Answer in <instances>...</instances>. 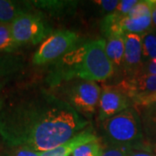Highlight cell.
I'll return each instance as SVG.
<instances>
[{"label":"cell","mask_w":156,"mask_h":156,"mask_svg":"<svg viewBox=\"0 0 156 156\" xmlns=\"http://www.w3.org/2000/svg\"><path fill=\"white\" fill-rule=\"evenodd\" d=\"M106 40L97 39L87 43V51L84 56L80 79L101 82L110 78L115 69L105 51Z\"/></svg>","instance_id":"cell-4"},{"label":"cell","mask_w":156,"mask_h":156,"mask_svg":"<svg viewBox=\"0 0 156 156\" xmlns=\"http://www.w3.org/2000/svg\"><path fill=\"white\" fill-rule=\"evenodd\" d=\"M104 152L103 146L99 140L80 146L72 153V156H101Z\"/></svg>","instance_id":"cell-18"},{"label":"cell","mask_w":156,"mask_h":156,"mask_svg":"<svg viewBox=\"0 0 156 156\" xmlns=\"http://www.w3.org/2000/svg\"><path fill=\"white\" fill-rule=\"evenodd\" d=\"M17 47L11 33V23H0V51L12 52Z\"/></svg>","instance_id":"cell-17"},{"label":"cell","mask_w":156,"mask_h":156,"mask_svg":"<svg viewBox=\"0 0 156 156\" xmlns=\"http://www.w3.org/2000/svg\"><path fill=\"white\" fill-rule=\"evenodd\" d=\"M89 122L44 89L11 101L0 110V137L11 148L45 152L65 143Z\"/></svg>","instance_id":"cell-1"},{"label":"cell","mask_w":156,"mask_h":156,"mask_svg":"<svg viewBox=\"0 0 156 156\" xmlns=\"http://www.w3.org/2000/svg\"><path fill=\"white\" fill-rule=\"evenodd\" d=\"M94 3L100 6L103 11L111 13L115 10V8L119 4V1L118 0H97V1H94Z\"/></svg>","instance_id":"cell-24"},{"label":"cell","mask_w":156,"mask_h":156,"mask_svg":"<svg viewBox=\"0 0 156 156\" xmlns=\"http://www.w3.org/2000/svg\"><path fill=\"white\" fill-rule=\"evenodd\" d=\"M123 17H122L113 11L102 19L101 28L102 33L106 36L107 38L114 37H124L121 29V21Z\"/></svg>","instance_id":"cell-14"},{"label":"cell","mask_w":156,"mask_h":156,"mask_svg":"<svg viewBox=\"0 0 156 156\" xmlns=\"http://www.w3.org/2000/svg\"><path fill=\"white\" fill-rule=\"evenodd\" d=\"M124 59L122 72L124 78H130L138 75L142 66L141 36L128 33L124 36Z\"/></svg>","instance_id":"cell-8"},{"label":"cell","mask_w":156,"mask_h":156,"mask_svg":"<svg viewBox=\"0 0 156 156\" xmlns=\"http://www.w3.org/2000/svg\"><path fill=\"white\" fill-rule=\"evenodd\" d=\"M153 28L151 15L137 18H130L126 16L121 21V29L124 36L128 33L138 34L141 36Z\"/></svg>","instance_id":"cell-13"},{"label":"cell","mask_w":156,"mask_h":156,"mask_svg":"<svg viewBox=\"0 0 156 156\" xmlns=\"http://www.w3.org/2000/svg\"><path fill=\"white\" fill-rule=\"evenodd\" d=\"M154 154L156 155V143L154 144Z\"/></svg>","instance_id":"cell-28"},{"label":"cell","mask_w":156,"mask_h":156,"mask_svg":"<svg viewBox=\"0 0 156 156\" xmlns=\"http://www.w3.org/2000/svg\"><path fill=\"white\" fill-rule=\"evenodd\" d=\"M43 152H37L27 147H16L12 148L11 152L7 154V156H41Z\"/></svg>","instance_id":"cell-21"},{"label":"cell","mask_w":156,"mask_h":156,"mask_svg":"<svg viewBox=\"0 0 156 156\" xmlns=\"http://www.w3.org/2000/svg\"><path fill=\"white\" fill-rule=\"evenodd\" d=\"M132 104L136 111H140L143 115L156 113V92L146 95L137 96L132 99Z\"/></svg>","instance_id":"cell-16"},{"label":"cell","mask_w":156,"mask_h":156,"mask_svg":"<svg viewBox=\"0 0 156 156\" xmlns=\"http://www.w3.org/2000/svg\"><path fill=\"white\" fill-rule=\"evenodd\" d=\"M116 86L131 99L156 92V75H139L123 78Z\"/></svg>","instance_id":"cell-9"},{"label":"cell","mask_w":156,"mask_h":156,"mask_svg":"<svg viewBox=\"0 0 156 156\" xmlns=\"http://www.w3.org/2000/svg\"><path fill=\"white\" fill-rule=\"evenodd\" d=\"M127 156H156L146 145L129 148Z\"/></svg>","instance_id":"cell-23"},{"label":"cell","mask_w":156,"mask_h":156,"mask_svg":"<svg viewBox=\"0 0 156 156\" xmlns=\"http://www.w3.org/2000/svg\"><path fill=\"white\" fill-rule=\"evenodd\" d=\"M124 50V37H109L106 41L105 51L114 66L115 71H122Z\"/></svg>","instance_id":"cell-12"},{"label":"cell","mask_w":156,"mask_h":156,"mask_svg":"<svg viewBox=\"0 0 156 156\" xmlns=\"http://www.w3.org/2000/svg\"><path fill=\"white\" fill-rule=\"evenodd\" d=\"M137 0H122L119 1V4L115 10V12L122 16L126 17L128 14V12L131 11V9L137 4Z\"/></svg>","instance_id":"cell-20"},{"label":"cell","mask_w":156,"mask_h":156,"mask_svg":"<svg viewBox=\"0 0 156 156\" xmlns=\"http://www.w3.org/2000/svg\"><path fill=\"white\" fill-rule=\"evenodd\" d=\"M2 106H3V103H2V101H0V110L2 108Z\"/></svg>","instance_id":"cell-30"},{"label":"cell","mask_w":156,"mask_h":156,"mask_svg":"<svg viewBox=\"0 0 156 156\" xmlns=\"http://www.w3.org/2000/svg\"><path fill=\"white\" fill-rule=\"evenodd\" d=\"M95 140H98V138L94 133L92 128H85L65 143L50 150L43 152L41 156H69L80 146Z\"/></svg>","instance_id":"cell-10"},{"label":"cell","mask_w":156,"mask_h":156,"mask_svg":"<svg viewBox=\"0 0 156 156\" xmlns=\"http://www.w3.org/2000/svg\"><path fill=\"white\" fill-rule=\"evenodd\" d=\"M142 63L156 59V31L154 28L141 35Z\"/></svg>","instance_id":"cell-15"},{"label":"cell","mask_w":156,"mask_h":156,"mask_svg":"<svg viewBox=\"0 0 156 156\" xmlns=\"http://www.w3.org/2000/svg\"><path fill=\"white\" fill-rule=\"evenodd\" d=\"M104 137L110 146L128 148L146 145L138 112L134 108L117 114L102 123Z\"/></svg>","instance_id":"cell-2"},{"label":"cell","mask_w":156,"mask_h":156,"mask_svg":"<svg viewBox=\"0 0 156 156\" xmlns=\"http://www.w3.org/2000/svg\"><path fill=\"white\" fill-rule=\"evenodd\" d=\"M11 33L17 45L37 44L47 38L51 29L43 15L29 11L17 17L11 23Z\"/></svg>","instance_id":"cell-5"},{"label":"cell","mask_w":156,"mask_h":156,"mask_svg":"<svg viewBox=\"0 0 156 156\" xmlns=\"http://www.w3.org/2000/svg\"><path fill=\"white\" fill-rule=\"evenodd\" d=\"M32 11L30 4L0 0V23H11L20 15Z\"/></svg>","instance_id":"cell-11"},{"label":"cell","mask_w":156,"mask_h":156,"mask_svg":"<svg viewBox=\"0 0 156 156\" xmlns=\"http://www.w3.org/2000/svg\"><path fill=\"white\" fill-rule=\"evenodd\" d=\"M148 15H151V0L138 1L137 4L128 12L127 17L130 18H137Z\"/></svg>","instance_id":"cell-19"},{"label":"cell","mask_w":156,"mask_h":156,"mask_svg":"<svg viewBox=\"0 0 156 156\" xmlns=\"http://www.w3.org/2000/svg\"><path fill=\"white\" fill-rule=\"evenodd\" d=\"M0 156H7V154H0Z\"/></svg>","instance_id":"cell-29"},{"label":"cell","mask_w":156,"mask_h":156,"mask_svg":"<svg viewBox=\"0 0 156 156\" xmlns=\"http://www.w3.org/2000/svg\"><path fill=\"white\" fill-rule=\"evenodd\" d=\"M144 122L147 124L148 129H151L152 132L156 133V113L155 114H146L143 115Z\"/></svg>","instance_id":"cell-26"},{"label":"cell","mask_w":156,"mask_h":156,"mask_svg":"<svg viewBox=\"0 0 156 156\" xmlns=\"http://www.w3.org/2000/svg\"><path fill=\"white\" fill-rule=\"evenodd\" d=\"M64 101L85 115H92L99 104L101 88L95 82L75 79L69 81L63 87Z\"/></svg>","instance_id":"cell-3"},{"label":"cell","mask_w":156,"mask_h":156,"mask_svg":"<svg viewBox=\"0 0 156 156\" xmlns=\"http://www.w3.org/2000/svg\"><path fill=\"white\" fill-rule=\"evenodd\" d=\"M151 18L153 27L156 29V0H151Z\"/></svg>","instance_id":"cell-27"},{"label":"cell","mask_w":156,"mask_h":156,"mask_svg":"<svg viewBox=\"0 0 156 156\" xmlns=\"http://www.w3.org/2000/svg\"><path fill=\"white\" fill-rule=\"evenodd\" d=\"M128 149L126 147L110 146L104 150L101 156H127Z\"/></svg>","instance_id":"cell-22"},{"label":"cell","mask_w":156,"mask_h":156,"mask_svg":"<svg viewBox=\"0 0 156 156\" xmlns=\"http://www.w3.org/2000/svg\"><path fill=\"white\" fill-rule=\"evenodd\" d=\"M132 101L121 89L115 86H104L99 100V119L101 122L129 108Z\"/></svg>","instance_id":"cell-7"},{"label":"cell","mask_w":156,"mask_h":156,"mask_svg":"<svg viewBox=\"0 0 156 156\" xmlns=\"http://www.w3.org/2000/svg\"><path fill=\"white\" fill-rule=\"evenodd\" d=\"M79 37L76 32L62 30L50 35L34 54L32 61L36 65H44L61 58L76 47Z\"/></svg>","instance_id":"cell-6"},{"label":"cell","mask_w":156,"mask_h":156,"mask_svg":"<svg viewBox=\"0 0 156 156\" xmlns=\"http://www.w3.org/2000/svg\"><path fill=\"white\" fill-rule=\"evenodd\" d=\"M156 75V59H153L142 63L138 75Z\"/></svg>","instance_id":"cell-25"}]
</instances>
